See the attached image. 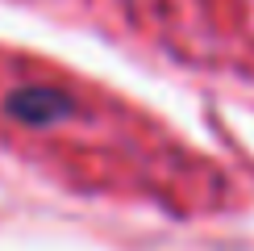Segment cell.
<instances>
[{
	"instance_id": "6da1fadb",
	"label": "cell",
	"mask_w": 254,
	"mask_h": 251,
	"mask_svg": "<svg viewBox=\"0 0 254 251\" xmlns=\"http://www.w3.org/2000/svg\"><path fill=\"white\" fill-rule=\"evenodd\" d=\"M71 105H67V97L63 92H55V88H25V92H13L8 97V113L13 118H21V122H55V118H63Z\"/></svg>"
}]
</instances>
